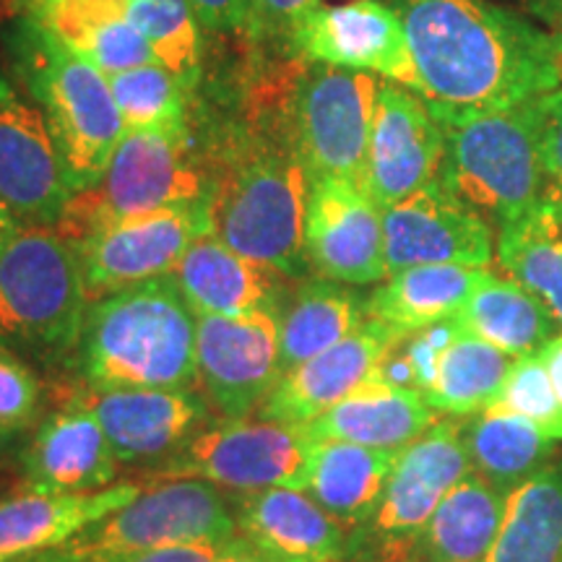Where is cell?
<instances>
[{
    "label": "cell",
    "instance_id": "obj_33",
    "mask_svg": "<svg viewBox=\"0 0 562 562\" xmlns=\"http://www.w3.org/2000/svg\"><path fill=\"white\" fill-rule=\"evenodd\" d=\"M463 442L474 472L505 492L544 467L554 448L550 435L503 404L476 412L463 425Z\"/></svg>",
    "mask_w": 562,
    "mask_h": 562
},
{
    "label": "cell",
    "instance_id": "obj_5",
    "mask_svg": "<svg viewBox=\"0 0 562 562\" xmlns=\"http://www.w3.org/2000/svg\"><path fill=\"white\" fill-rule=\"evenodd\" d=\"M89 305L74 245L55 227L21 224L0 250V344L53 360L70 357Z\"/></svg>",
    "mask_w": 562,
    "mask_h": 562
},
{
    "label": "cell",
    "instance_id": "obj_1",
    "mask_svg": "<svg viewBox=\"0 0 562 562\" xmlns=\"http://www.w3.org/2000/svg\"><path fill=\"white\" fill-rule=\"evenodd\" d=\"M417 94L430 108L501 110L562 89V40L484 0H398Z\"/></svg>",
    "mask_w": 562,
    "mask_h": 562
},
{
    "label": "cell",
    "instance_id": "obj_17",
    "mask_svg": "<svg viewBox=\"0 0 562 562\" xmlns=\"http://www.w3.org/2000/svg\"><path fill=\"white\" fill-rule=\"evenodd\" d=\"M446 154L440 123L430 104L402 83L383 81L368 149L364 191L381 209L404 201L438 180Z\"/></svg>",
    "mask_w": 562,
    "mask_h": 562
},
{
    "label": "cell",
    "instance_id": "obj_4",
    "mask_svg": "<svg viewBox=\"0 0 562 562\" xmlns=\"http://www.w3.org/2000/svg\"><path fill=\"white\" fill-rule=\"evenodd\" d=\"M531 102L501 110L430 108L446 138L438 180L501 224L542 203L544 172Z\"/></svg>",
    "mask_w": 562,
    "mask_h": 562
},
{
    "label": "cell",
    "instance_id": "obj_13",
    "mask_svg": "<svg viewBox=\"0 0 562 562\" xmlns=\"http://www.w3.org/2000/svg\"><path fill=\"white\" fill-rule=\"evenodd\" d=\"M70 199L66 165L45 115L0 74V206L19 224L58 227Z\"/></svg>",
    "mask_w": 562,
    "mask_h": 562
},
{
    "label": "cell",
    "instance_id": "obj_32",
    "mask_svg": "<svg viewBox=\"0 0 562 562\" xmlns=\"http://www.w3.org/2000/svg\"><path fill=\"white\" fill-rule=\"evenodd\" d=\"M484 562H562V461L544 463L508 492Z\"/></svg>",
    "mask_w": 562,
    "mask_h": 562
},
{
    "label": "cell",
    "instance_id": "obj_41",
    "mask_svg": "<svg viewBox=\"0 0 562 562\" xmlns=\"http://www.w3.org/2000/svg\"><path fill=\"white\" fill-rule=\"evenodd\" d=\"M461 334V326L456 318L432 323V326L422 328V331H414L412 336L398 344V355L404 357V362L409 364L412 372V385L417 389L422 396L430 391L435 383V375H438L440 357L446 355V349L456 341V336Z\"/></svg>",
    "mask_w": 562,
    "mask_h": 562
},
{
    "label": "cell",
    "instance_id": "obj_23",
    "mask_svg": "<svg viewBox=\"0 0 562 562\" xmlns=\"http://www.w3.org/2000/svg\"><path fill=\"white\" fill-rule=\"evenodd\" d=\"M140 492V484L123 482L76 495L24 490L16 497L0 501V562H24L58 550L76 533L136 501Z\"/></svg>",
    "mask_w": 562,
    "mask_h": 562
},
{
    "label": "cell",
    "instance_id": "obj_28",
    "mask_svg": "<svg viewBox=\"0 0 562 562\" xmlns=\"http://www.w3.org/2000/svg\"><path fill=\"white\" fill-rule=\"evenodd\" d=\"M368 321V307L341 281L300 279L279 305L281 368L290 372L321 351L336 347Z\"/></svg>",
    "mask_w": 562,
    "mask_h": 562
},
{
    "label": "cell",
    "instance_id": "obj_31",
    "mask_svg": "<svg viewBox=\"0 0 562 562\" xmlns=\"http://www.w3.org/2000/svg\"><path fill=\"white\" fill-rule=\"evenodd\" d=\"M453 318L463 331L492 344L513 360L542 349L560 328L537 294L516 279L492 277L490 271Z\"/></svg>",
    "mask_w": 562,
    "mask_h": 562
},
{
    "label": "cell",
    "instance_id": "obj_34",
    "mask_svg": "<svg viewBox=\"0 0 562 562\" xmlns=\"http://www.w3.org/2000/svg\"><path fill=\"white\" fill-rule=\"evenodd\" d=\"M497 261L537 294L562 328V216L542 201L521 220L501 224Z\"/></svg>",
    "mask_w": 562,
    "mask_h": 562
},
{
    "label": "cell",
    "instance_id": "obj_9",
    "mask_svg": "<svg viewBox=\"0 0 562 562\" xmlns=\"http://www.w3.org/2000/svg\"><path fill=\"white\" fill-rule=\"evenodd\" d=\"M315 440L305 425L271 419H227L195 435L154 480H203L237 492L311 484Z\"/></svg>",
    "mask_w": 562,
    "mask_h": 562
},
{
    "label": "cell",
    "instance_id": "obj_14",
    "mask_svg": "<svg viewBox=\"0 0 562 562\" xmlns=\"http://www.w3.org/2000/svg\"><path fill=\"white\" fill-rule=\"evenodd\" d=\"M383 237L389 273L412 266L490 269L495 258L487 220L440 180L383 209Z\"/></svg>",
    "mask_w": 562,
    "mask_h": 562
},
{
    "label": "cell",
    "instance_id": "obj_30",
    "mask_svg": "<svg viewBox=\"0 0 562 562\" xmlns=\"http://www.w3.org/2000/svg\"><path fill=\"white\" fill-rule=\"evenodd\" d=\"M398 451L368 448L357 442L318 440L307 492L344 526L375 516Z\"/></svg>",
    "mask_w": 562,
    "mask_h": 562
},
{
    "label": "cell",
    "instance_id": "obj_39",
    "mask_svg": "<svg viewBox=\"0 0 562 562\" xmlns=\"http://www.w3.org/2000/svg\"><path fill=\"white\" fill-rule=\"evenodd\" d=\"M42 398L34 372L16 351L0 344V435L21 430L34 419Z\"/></svg>",
    "mask_w": 562,
    "mask_h": 562
},
{
    "label": "cell",
    "instance_id": "obj_35",
    "mask_svg": "<svg viewBox=\"0 0 562 562\" xmlns=\"http://www.w3.org/2000/svg\"><path fill=\"white\" fill-rule=\"evenodd\" d=\"M510 362L513 357L505 351L461 328L456 341L440 357L438 375L425 393L427 404L451 417H467L487 409L503 389Z\"/></svg>",
    "mask_w": 562,
    "mask_h": 562
},
{
    "label": "cell",
    "instance_id": "obj_36",
    "mask_svg": "<svg viewBox=\"0 0 562 562\" xmlns=\"http://www.w3.org/2000/svg\"><path fill=\"white\" fill-rule=\"evenodd\" d=\"M125 131H188V89L178 74L161 63L110 76Z\"/></svg>",
    "mask_w": 562,
    "mask_h": 562
},
{
    "label": "cell",
    "instance_id": "obj_10",
    "mask_svg": "<svg viewBox=\"0 0 562 562\" xmlns=\"http://www.w3.org/2000/svg\"><path fill=\"white\" fill-rule=\"evenodd\" d=\"M381 83L362 70L313 63L292 108V151L311 180L339 178L364 188Z\"/></svg>",
    "mask_w": 562,
    "mask_h": 562
},
{
    "label": "cell",
    "instance_id": "obj_11",
    "mask_svg": "<svg viewBox=\"0 0 562 562\" xmlns=\"http://www.w3.org/2000/svg\"><path fill=\"white\" fill-rule=\"evenodd\" d=\"M209 201L128 216L89 237L76 248L89 300L175 273L191 245L211 235Z\"/></svg>",
    "mask_w": 562,
    "mask_h": 562
},
{
    "label": "cell",
    "instance_id": "obj_43",
    "mask_svg": "<svg viewBox=\"0 0 562 562\" xmlns=\"http://www.w3.org/2000/svg\"><path fill=\"white\" fill-rule=\"evenodd\" d=\"M321 5V0H252L250 19L266 26L271 32L292 34L302 24L307 13H313Z\"/></svg>",
    "mask_w": 562,
    "mask_h": 562
},
{
    "label": "cell",
    "instance_id": "obj_21",
    "mask_svg": "<svg viewBox=\"0 0 562 562\" xmlns=\"http://www.w3.org/2000/svg\"><path fill=\"white\" fill-rule=\"evenodd\" d=\"M235 518L237 537L266 562H341L349 552L344 524L305 490L248 492Z\"/></svg>",
    "mask_w": 562,
    "mask_h": 562
},
{
    "label": "cell",
    "instance_id": "obj_49",
    "mask_svg": "<svg viewBox=\"0 0 562 562\" xmlns=\"http://www.w3.org/2000/svg\"><path fill=\"white\" fill-rule=\"evenodd\" d=\"M21 3H24V9H30V5H37L42 0H21Z\"/></svg>",
    "mask_w": 562,
    "mask_h": 562
},
{
    "label": "cell",
    "instance_id": "obj_27",
    "mask_svg": "<svg viewBox=\"0 0 562 562\" xmlns=\"http://www.w3.org/2000/svg\"><path fill=\"white\" fill-rule=\"evenodd\" d=\"M508 492L476 472L442 497L417 533L422 562H484L501 531Z\"/></svg>",
    "mask_w": 562,
    "mask_h": 562
},
{
    "label": "cell",
    "instance_id": "obj_47",
    "mask_svg": "<svg viewBox=\"0 0 562 562\" xmlns=\"http://www.w3.org/2000/svg\"><path fill=\"white\" fill-rule=\"evenodd\" d=\"M229 562H266V560H263L261 554H258L256 550H252V547L240 537V544H237L235 558H232Z\"/></svg>",
    "mask_w": 562,
    "mask_h": 562
},
{
    "label": "cell",
    "instance_id": "obj_2",
    "mask_svg": "<svg viewBox=\"0 0 562 562\" xmlns=\"http://www.w3.org/2000/svg\"><path fill=\"white\" fill-rule=\"evenodd\" d=\"M76 364L94 391L193 389L195 313L172 273L91 302Z\"/></svg>",
    "mask_w": 562,
    "mask_h": 562
},
{
    "label": "cell",
    "instance_id": "obj_6",
    "mask_svg": "<svg viewBox=\"0 0 562 562\" xmlns=\"http://www.w3.org/2000/svg\"><path fill=\"white\" fill-rule=\"evenodd\" d=\"M307 203L311 175L294 151H256L211 191V235L281 277L305 279Z\"/></svg>",
    "mask_w": 562,
    "mask_h": 562
},
{
    "label": "cell",
    "instance_id": "obj_19",
    "mask_svg": "<svg viewBox=\"0 0 562 562\" xmlns=\"http://www.w3.org/2000/svg\"><path fill=\"white\" fill-rule=\"evenodd\" d=\"M406 339L381 321L368 318L355 334L284 372L271 396L261 404L263 419L307 425L351 391L381 372L385 357Z\"/></svg>",
    "mask_w": 562,
    "mask_h": 562
},
{
    "label": "cell",
    "instance_id": "obj_18",
    "mask_svg": "<svg viewBox=\"0 0 562 562\" xmlns=\"http://www.w3.org/2000/svg\"><path fill=\"white\" fill-rule=\"evenodd\" d=\"M305 250L311 269L341 284H375L389 277L383 209L351 180H311Z\"/></svg>",
    "mask_w": 562,
    "mask_h": 562
},
{
    "label": "cell",
    "instance_id": "obj_37",
    "mask_svg": "<svg viewBox=\"0 0 562 562\" xmlns=\"http://www.w3.org/2000/svg\"><path fill=\"white\" fill-rule=\"evenodd\" d=\"M128 11L157 63L193 87L201 66V21L191 0H128Z\"/></svg>",
    "mask_w": 562,
    "mask_h": 562
},
{
    "label": "cell",
    "instance_id": "obj_45",
    "mask_svg": "<svg viewBox=\"0 0 562 562\" xmlns=\"http://www.w3.org/2000/svg\"><path fill=\"white\" fill-rule=\"evenodd\" d=\"M539 357H542L547 375H550V381H552V389H554V393H558V398L562 404V334L552 336V339L547 341L542 349H539Z\"/></svg>",
    "mask_w": 562,
    "mask_h": 562
},
{
    "label": "cell",
    "instance_id": "obj_46",
    "mask_svg": "<svg viewBox=\"0 0 562 562\" xmlns=\"http://www.w3.org/2000/svg\"><path fill=\"white\" fill-rule=\"evenodd\" d=\"M19 227H21V224H19L16 216H13L9 209L0 206V250H3V245L9 243L13 235H16Z\"/></svg>",
    "mask_w": 562,
    "mask_h": 562
},
{
    "label": "cell",
    "instance_id": "obj_42",
    "mask_svg": "<svg viewBox=\"0 0 562 562\" xmlns=\"http://www.w3.org/2000/svg\"><path fill=\"white\" fill-rule=\"evenodd\" d=\"M240 537L227 539V542H186V544H167L157 550H146L128 554L115 562H229L235 558Z\"/></svg>",
    "mask_w": 562,
    "mask_h": 562
},
{
    "label": "cell",
    "instance_id": "obj_48",
    "mask_svg": "<svg viewBox=\"0 0 562 562\" xmlns=\"http://www.w3.org/2000/svg\"><path fill=\"white\" fill-rule=\"evenodd\" d=\"M45 562H60V560H58V554H55V552H45Z\"/></svg>",
    "mask_w": 562,
    "mask_h": 562
},
{
    "label": "cell",
    "instance_id": "obj_50",
    "mask_svg": "<svg viewBox=\"0 0 562 562\" xmlns=\"http://www.w3.org/2000/svg\"><path fill=\"white\" fill-rule=\"evenodd\" d=\"M24 562H45V554H40V558H32V560H24Z\"/></svg>",
    "mask_w": 562,
    "mask_h": 562
},
{
    "label": "cell",
    "instance_id": "obj_3",
    "mask_svg": "<svg viewBox=\"0 0 562 562\" xmlns=\"http://www.w3.org/2000/svg\"><path fill=\"white\" fill-rule=\"evenodd\" d=\"M5 47L13 76L50 125L70 191L94 188L125 133L110 76L70 50L30 13L13 21Z\"/></svg>",
    "mask_w": 562,
    "mask_h": 562
},
{
    "label": "cell",
    "instance_id": "obj_8",
    "mask_svg": "<svg viewBox=\"0 0 562 562\" xmlns=\"http://www.w3.org/2000/svg\"><path fill=\"white\" fill-rule=\"evenodd\" d=\"M235 537V510L216 484L167 480L53 552L60 562H115L167 544L227 542Z\"/></svg>",
    "mask_w": 562,
    "mask_h": 562
},
{
    "label": "cell",
    "instance_id": "obj_12",
    "mask_svg": "<svg viewBox=\"0 0 562 562\" xmlns=\"http://www.w3.org/2000/svg\"><path fill=\"white\" fill-rule=\"evenodd\" d=\"M281 378L277 313L195 315V383L211 409L227 419L248 417Z\"/></svg>",
    "mask_w": 562,
    "mask_h": 562
},
{
    "label": "cell",
    "instance_id": "obj_26",
    "mask_svg": "<svg viewBox=\"0 0 562 562\" xmlns=\"http://www.w3.org/2000/svg\"><path fill=\"white\" fill-rule=\"evenodd\" d=\"M104 76L157 63L151 45L133 24L128 0H42L24 9Z\"/></svg>",
    "mask_w": 562,
    "mask_h": 562
},
{
    "label": "cell",
    "instance_id": "obj_22",
    "mask_svg": "<svg viewBox=\"0 0 562 562\" xmlns=\"http://www.w3.org/2000/svg\"><path fill=\"white\" fill-rule=\"evenodd\" d=\"M172 277L195 315L243 318L256 313H279V305L286 297V277L271 266L240 256L216 235L199 237Z\"/></svg>",
    "mask_w": 562,
    "mask_h": 562
},
{
    "label": "cell",
    "instance_id": "obj_40",
    "mask_svg": "<svg viewBox=\"0 0 562 562\" xmlns=\"http://www.w3.org/2000/svg\"><path fill=\"white\" fill-rule=\"evenodd\" d=\"M533 115L539 128V154H542L544 193L542 201L562 211V89L537 97Z\"/></svg>",
    "mask_w": 562,
    "mask_h": 562
},
{
    "label": "cell",
    "instance_id": "obj_24",
    "mask_svg": "<svg viewBox=\"0 0 562 562\" xmlns=\"http://www.w3.org/2000/svg\"><path fill=\"white\" fill-rule=\"evenodd\" d=\"M24 490L76 495L112 487L117 459L102 425L81 406L66 404L34 435L24 453Z\"/></svg>",
    "mask_w": 562,
    "mask_h": 562
},
{
    "label": "cell",
    "instance_id": "obj_29",
    "mask_svg": "<svg viewBox=\"0 0 562 562\" xmlns=\"http://www.w3.org/2000/svg\"><path fill=\"white\" fill-rule=\"evenodd\" d=\"M484 277L487 269L469 266H412L389 273V281L364 302L368 318L412 336L432 323L453 318Z\"/></svg>",
    "mask_w": 562,
    "mask_h": 562
},
{
    "label": "cell",
    "instance_id": "obj_38",
    "mask_svg": "<svg viewBox=\"0 0 562 562\" xmlns=\"http://www.w3.org/2000/svg\"><path fill=\"white\" fill-rule=\"evenodd\" d=\"M492 404H503L505 409L521 414L524 419L550 435L554 442L562 440V404L552 389L539 351L516 357L510 362L503 389Z\"/></svg>",
    "mask_w": 562,
    "mask_h": 562
},
{
    "label": "cell",
    "instance_id": "obj_16",
    "mask_svg": "<svg viewBox=\"0 0 562 562\" xmlns=\"http://www.w3.org/2000/svg\"><path fill=\"white\" fill-rule=\"evenodd\" d=\"M66 404L81 406L102 425L117 463L170 461L195 438L209 417L206 398L193 389L74 391Z\"/></svg>",
    "mask_w": 562,
    "mask_h": 562
},
{
    "label": "cell",
    "instance_id": "obj_25",
    "mask_svg": "<svg viewBox=\"0 0 562 562\" xmlns=\"http://www.w3.org/2000/svg\"><path fill=\"white\" fill-rule=\"evenodd\" d=\"M432 425L435 409L419 391L385 381L378 372L305 427L315 440H341L402 451Z\"/></svg>",
    "mask_w": 562,
    "mask_h": 562
},
{
    "label": "cell",
    "instance_id": "obj_44",
    "mask_svg": "<svg viewBox=\"0 0 562 562\" xmlns=\"http://www.w3.org/2000/svg\"><path fill=\"white\" fill-rule=\"evenodd\" d=\"M191 5L201 26L214 32H232L250 21L252 0H191Z\"/></svg>",
    "mask_w": 562,
    "mask_h": 562
},
{
    "label": "cell",
    "instance_id": "obj_20",
    "mask_svg": "<svg viewBox=\"0 0 562 562\" xmlns=\"http://www.w3.org/2000/svg\"><path fill=\"white\" fill-rule=\"evenodd\" d=\"M472 472L463 425L453 419L435 422L398 451L372 526L391 542L417 537L442 497Z\"/></svg>",
    "mask_w": 562,
    "mask_h": 562
},
{
    "label": "cell",
    "instance_id": "obj_15",
    "mask_svg": "<svg viewBox=\"0 0 562 562\" xmlns=\"http://www.w3.org/2000/svg\"><path fill=\"white\" fill-rule=\"evenodd\" d=\"M292 45L323 66L362 70L412 91L419 87L404 21L378 0L318 5L294 30Z\"/></svg>",
    "mask_w": 562,
    "mask_h": 562
},
{
    "label": "cell",
    "instance_id": "obj_7",
    "mask_svg": "<svg viewBox=\"0 0 562 562\" xmlns=\"http://www.w3.org/2000/svg\"><path fill=\"white\" fill-rule=\"evenodd\" d=\"M211 191L188 154V131H125L100 182L74 193L55 229L81 248L112 222L206 201Z\"/></svg>",
    "mask_w": 562,
    "mask_h": 562
},
{
    "label": "cell",
    "instance_id": "obj_51",
    "mask_svg": "<svg viewBox=\"0 0 562 562\" xmlns=\"http://www.w3.org/2000/svg\"><path fill=\"white\" fill-rule=\"evenodd\" d=\"M547 206H550V203H547ZM552 209H554V206H552ZM558 211H560V209H558ZM560 216H562V211H560Z\"/></svg>",
    "mask_w": 562,
    "mask_h": 562
}]
</instances>
